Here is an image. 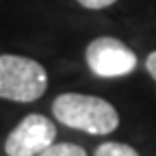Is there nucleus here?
<instances>
[{
	"label": "nucleus",
	"instance_id": "f257e3e1",
	"mask_svg": "<svg viewBox=\"0 0 156 156\" xmlns=\"http://www.w3.org/2000/svg\"><path fill=\"white\" fill-rule=\"evenodd\" d=\"M52 113L63 126L87 134H108L119 126L117 108L89 93H61L52 102Z\"/></svg>",
	"mask_w": 156,
	"mask_h": 156
},
{
	"label": "nucleus",
	"instance_id": "f03ea898",
	"mask_svg": "<svg viewBox=\"0 0 156 156\" xmlns=\"http://www.w3.org/2000/svg\"><path fill=\"white\" fill-rule=\"evenodd\" d=\"M48 89L46 67L28 56L0 54V98L13 102H35Z\"/></svg>",
	"mask_w": 156,
	"mask_h": 156
},
{
	"label": "nucleus",
	"instance_id": "7ed1b4c3",
	"mask_svg": "<svg viewBox=\"0 0 156 156\" xmlns=\"http://www.w3.org/2000/svg\"><path fill=\"white\" fill-rule=\"evenodd\" d=\"M85 61L100 78H122L134 72L136 54L115 37H98L87 46Z\"/></svg>",
	"mask_w": 156,
	"mask_h": 156
},
{
	"label": "nucleus",
	"instance_id": "20e7f679",
	"mask_svg": "<svg viewBox=\"0 0 156 156\" xmlns=\"http://www.w3.org/2000/svg\"><path fill=\"white\" fill-rule=\"evenodd\" d=\"M56 139V126L46 115L30 113L20 122L5 141L7 156H37Z\"/></svg>",
	"mask_w": 156,
	"mask_h": 156
},
{
	"label": "nucleus",
	"instance_id": "39448f33",
	"mask_svg": "<svg viewBox=\"0 0 156 156\" xmlns=\"http://www.w3.org/2000/svg\"><path fill=\"white\" fill-rule=\"evenodd\" d=\"M95 156H139L132 145L119 143V141H106L95 147Z\"/></svg>",
	"mask_w": 156,
	"mask_h": 156
},
{
	"label": "nucleus",
	"instance_id": "423d86ee",
	"mask_svg": "<svg viewBox=\"0 0 156 156\" xmlns=\"http://www.w3.org/2000/svg\"><path fill=\"white\" fill-rule=\"evenodd\" d=\"M37 156H87L85 147L76 143H52L46 150H41Z\"/></svg>",
	"mask_w": 156,
	"mask_h": 156
},
{
	"label": "nucleus",
	"instance_id": "0eeeda50",
	"mask_svg": "<svg viewBox=\"0 0 156 156\" xmlns=\"http://www.w3.org/2000/svg\"><path fill=\"white\" fill-rule=\"evenodd\" d=\"M80 7H85V9H91V11H100V9H106V7H111V5H115L117 0H76Z\"/></svg>",
	"mask_w": 156,
	"mask_h": 156
},
{
	"label": "nucleus",
	"instance_id": "6e6552de",
	"mask_svg": "<svg viewBox=\"0 0 156 156\" xmlns=\"http://www.w3.org/2000/svg\"><path fill=\"white\" fill-rule=\"evenodd\" d=\"M145 67H147L150 76L154 78V80H156V50L147 54V58H145Z\"/></svg>",
	"mask_w": 156,
	"mask_h": 156
}]
</instances>
